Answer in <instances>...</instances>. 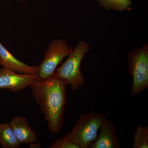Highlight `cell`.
Masks as SVG:
<instances>
[{"mask_svg":"<svg viewBox=\"0 0 148 148\" xmlns=\"http://www.w3.org/2000/svg\"><path fill=\"white\" fill-rule=\"evenodd\" d=\"M89 50L87 43L81 41L64 64L56 69L55 75L67 82L73 90H77L84 85L85 80L82 74L80 65L83 58Z\"/></svg>","mask_w":148,"mask_h":148,"instance_id":"7a4b0ae2","label":"cell"},{"mask_svg":"<svg viewBox=\"0 0 148 148\" xmlns=\"http://www.w3.org/2000/svg\"><path fill=\"white\" fill-rule=\"evenodd\" d=\"M41 147V145L40 143H32L29 146V148H40Z\"/></svg>","mask_w":148,"mask_h":148,"instance_id":"5bb4252c","label":"cell"},{"mask_svg":"<svg viewBox=\"0 0 148 148\" xmlns=\"http://www.w3.org/2000/svg\"><path fill=\"white\" fill-rule=\"evenodd\" d=\"M0 65L19 74L38 75V66H30L15 58L0 42Z\"/></svg>","mask_w":148,"mask_h":148,"instance_id":"ba28073f","label":"cell"},{"mask_svg":"<svg viewBox=\"0 0 148 148\" xmlns=\"http://www.w3.org/2000/svg\"><path fill=\"white\" fill-rule=\"evenodd\" d=\"M18 1H27V0H18Z\"/></svg>","mask_w":148,"mask_h":148,"instance_id":"9a60e30c","label":"cell"},{"mask_svg":"<svg viewBox=\"0 0 148 148\" xmlns=\"http://www.w3.org/2000/svg\"><path fill=\"white\" fill-rule=\"evenodd\" d=\"M133 148H148V126L140 125L134 134Z\"/></svg>","mask_w":148,"mask_h":148,"instance_id":"8fae6325","label":"cell"},{"mask_svg":"<svg viewBox=\"0 0 148 148\" xmlns=\"http://www.w3.org/2000/svg\"><path fill=\"white\" fill-rule=\"evenodd\" d=\"M67 82L58 77L54 73L47 78L38 76L29 86L52 134H58L62 127L67 98Z\"/></svg>","mask_w":148,"mask_h":148,"instance_id":"6da1fadb","label":"cell"},{"mask_svg":"<svg viewBox=\"0 0 148 148\" xmlns=\"http://www.w3.org/2000/svg\"><path fill=\"white\" fill-rule=\"evenodd\" d=\"M73 50L71 47L68 45L65 40L54 39L51 41L38 66V76L45 79L52 75L58 65Z\"/></svg>","mask_w":148,"mask_h":148,"instance_id":"5b68a950","label":"cell"},{"mask_svg":"<svg viewBox=\"0 0 148 148\" xmlns=\"http://www.w3.org/2000/svg\"><path fill=\"white\" fill-rule=\"evenodd\" d=\"M96 140L88 148H119L115 127L110 120L106 119L99 130Z\"/></svg>","mask_w":148,"mask_h":148,"instance_id":"52a82bcc","label":"cell"},{"mask_svg":"<svg viewBox=\"0 0 148 148\" xmlns=\"http://www.w3.org/2000/svg\"><path fill=\"white\" fill-rule=\"evenodd\" d=\"M0 144L3 148H18V143L9 123H0Z\"/></svg>","mask_w":148,"mask_h":148,"instance_id":"30bf717a","label":"cell"},{"mask_svg":"<svg viewBox=\"0 0 148 148\" xmlns=\"http://www.w3.org/2000/svg\"><path fill=\"white\" fill-rule=\"evenodd\" d=\"M38 75L19 74L8 68L0 69V89L17 92L29 86Z\"/></svg>","mask_w":148,"mask_h":148,"instance_id":"8992f818","label":"cell"},{"mask_svg":"<svg viewBox=\"0 0 148 148\" xmlns=\"http://www.w3.org/2000/svg\"><path fill=\"white\" fill-rule=\"evenodd\" d=\"M0 1H1V0H0Z\"/></svg>","mask_w":148,"mask_h":148,"instance_id":"2e32d148","label":"cell"},{"mask_svg":"<svg viewBox=\"0 0 148 148\" xmlns=\"http://www.w3.org/2000/svg\"><path fill=\"white\" fill-rule=\"evenodd\" d=\"M100 5L108 9L126 10L131 5V0H97Z\"/></svg>","mask_w":148,"mask_h":148,"instance_id":"7c38bea8","label":"cell"},{"mask_svg":"<svg viewBox=\"0 0 148 148\" xmlns=\"http://www.w3.org/2000/svg\"><path fill=\"white\" fill-rule=\"evenodd\" d=\"M20 144L34 143L37 139L36 133L31 128L24 117H14L9 123Z\"/></svg>","mask_w":148,"mask_h":148,"instance_id":"9c48e42d","label":"cell"},{"mask_svg":"<svg viewBox=\"0 0 148 148\" xmlns=\"http://www.w3.org/2000/svg\"><path fill=\"white\" fill-rule=\"evenodd\" d=\"M106 119L105 116L98 113L83 114L68 135L80 148H88L96 140L99 130Z\"/></svg>","mask_w":148,"mask_h":148,"instance_id":"3957f363","label":"cell"},{"mask_svg":"<svg viewBox=\"0 0 148 148\" xmlns=\"http://www.w3.org/2000/svg\"><path fill=\"white\" fill-rule=\"evenodd\" d=\"M49 148H80L77 145L71 140L69 135H66L60 139L56 140Z\"/></svg>","mask_w":148,"mask_h":148,"instance_id":"4fadbf2b","label":"cell"},{"mask_svg":"<svg viewBox=\"0 0 148 148\" xmlns=\"http://www.w3.org/2000/svg\"><path fill=\"white\" fill-rule=\"evenodd\" d=\"M128 63V72L132 78L130 95L136 96L148 87V45L129 52Z\"/></svg>","mask_w":148,"mask_h":148,"instance_id":"277c9868","label":"cell"}]
</instances>
